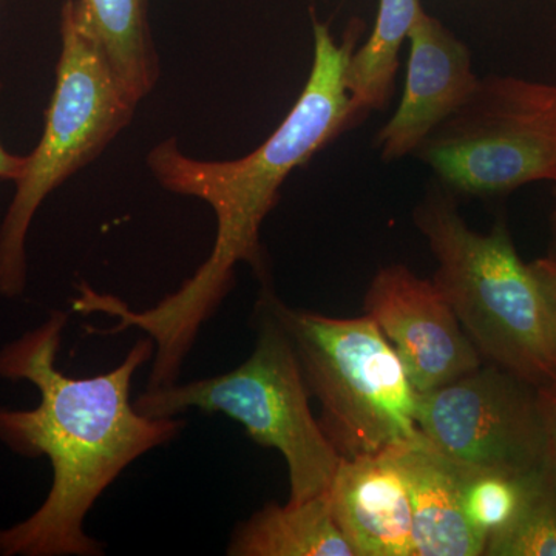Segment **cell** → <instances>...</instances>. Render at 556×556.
<instances>
[{
  "mask_svg": "<svg viewBox=\"0 0 556 556\" xmlns=\"http://www.w3.org/2000/svg\"><path fill=\"white\" fill-rule=\"evenodd\" d=\"M364 30V22L353 20L338 42L327 24L314 20L313 67L299 100L277 130L243 159L193 160L179 152L175 138L150 150L148 166L153 177L170 192L206 201L217 217V237L199 270L152 308L134 311L109 294L94 300L98 313L118 320L105 329V334L137 328L155 343L148 388L177 382L201 327L233 287L239 263H248L265 278L260 228L280 200L281 185L292 170L357 124L345 87V70Z\"/></svg>",
  "mask_w": 556,
  "mask_h": 556,
  "instance_id": "1",
  "label": "cell"
},
{
  "mask_svg": "<svg viewBox=\"0 0 556 556\" xmlns=\"http://www.w3.org/2000/svg\"><path fill=\"white\" fill-rule=\"evenodd\" d=\"M67 320L53 313L0 350V378L28 380L40 394L36 408H0V441L17 455L49 457L53 467L42 506L0 529V556L104 554L84 532L90 508L134 460L185 427V420L141 415L130 402L135 372L155 354L152 339L139 340L112 371L72 378L56 367Z\"/></svg>",
  "mask_w": 556,
  "mask_h": 556,
  "instance_id": "2",
  "label": "cell"
},
{
  "mask_svg": "<svg viewBox=\"0 0 556 556\" xmlns=\"http://www.w3.org/2000/svg\"><path fill=\"white\" fill-rule=\"evenodd\" d=\"M415 219L438 260L433 281L484 362L536 388L555 380L540 285L507 226L468 228L448 190L428 193Z\"/></svg>",
  "mask_w": 556,
  "mask_h": 556,
  "instance_id": "3",
  "label": "cell"
},
{
  "mask_svg": "<svg viewBox=\"0 0 556 556\" xmlns=\"http://www.w3.org/2000/svg\"><path fill=\"white\" fill-rule=\"evenodd\" d=\"M61 39L46 130L14 181L16 193L0 226V295L5 298L25 289V241L42 201L97 159L137 108L113 72L83 0H67L62 7Z\"/></svg>",
  "mask_w": 556,
  "mask_h": 556,
  "instance_id": "4",
  "label": "cell"
},
{
  "mask_svg": "<svg viewBox=\"0 0 556 556\" xmlns=\"http://www.w3.org/2000/svg\"><path fill=\"white\" fill-rule=\"evenodd\" d=\"M288 332L321 428L342 457L378 455L422 437L417 393L396 350L368 314L338 318L265 294Z\"/></svg>",
  "mask_w": 556,
  "mask_h": 556,
  "instance_id": "5",
  "label": "cell"
},
{
  "mask_svg": "<svg viewBox=\"0 0 556 556\" xmlns=\"http://www.w3.org/2000/svg\"><path fill=\"white\" fill-rule=\"evenodd\" d=\"M258 305L254 351L239 368L214 378L177 382L135 401L141 415L161 419L189 408L230 417L262 447L277 450L288 464V503L328 492L342 456L309 408V390L288 332L265 299Z\"/></svg>",
  "mask_w": 556,
  "mask_h": 556,
  "instance_id": "6",
  "label": "cell"
},
{
  "mask_svg": "<svg viewBox=\"0 0 556 556\" xmlns=\"http://www.w3.org/2000/svg\"><path fill=\"white\" fill-rule=\"evenodd\" d=\"M445 190L496 197L556 182V86L486 76L416 150Z\"/></svg>",
  "mask_w": 556,
  "mask_h": 556,
  "instance_id": "7",
  "label": "cell"
},
{
  "mask_svg": "<svg viewBox=\"0 0 556 556\" xmlns=\"http://www.w3.org/2000/svg\"><path fill=\"white\" fill-rule=\"evenodd\" d=\"M416 420L431 447L468 466L526 475L554 456L538 388L486 362L417 394Z\"/></svg>",
  "mask_w": 556,
  "mask_h": 556,
  "instance_id": "8",
  "label": "cell"
},
{
  "mask_svg": "<svg viewBox=\"0 0 556 556\" xmlns=\"http://www.w3.org/2000/svg\"><path fill=\"white\" fill-rule=\"evenodd\" d=\"M365 313L396 350L417 394L484 364L437 283L407 266H386L372 277Z\"/></svg>",
  "mask_w": 556,
  "mask_h": 556,
  "instance_id": "9",
  "label": "cell"
},
{
  "mask_svg": "<svg viewBox=\"0 0 556 556\" xmlns=\"http://www.w3.org/2000/svg\"><path fill=\"white\" fill-rule=\"evenodd\" d=\"M407 78L401 104L376 137L386 161L413 155L452 116L478 84L466 43L426 10L409 31Z\"/></svg>",
  "mask_w": 556,
  "mask_h": 556,
  "instance_id": "10",
  "label": "cell"
},
{
  "mask_svg": "<svg viewBox=\"0 0 556 556\" xmlns=\"http://www.w3.org/2000/svg\"><path fill=\"white\" fill-rule=\"evenodd\" d=\"M328 497L354 555L416 556L408 486L393 448L342 457Z\"/></svg>",
  "mask_w": 556,
  "mask_h": 556,
  "instance_id": "11",
  "label": "cell"
},
{
  "mask_svg": "<svg viewBox=\"0 0 556 556\" xmlns=\"http://www.w3.org/2000/svg\"><path fill=\"white\" fill-rule=\"evenodd\" d=\"M393 452L408 486L416 556L484 555L485 541L464 511L459 464L424 437Z\"/></svg>",
  "mask_w": 556,
  "mask_h": 556,
  "instance_id": "12",
  "label": "cell"
},
{
  "mask_svg": "<svg viewBox=\"0 0 556 556\" xmlns=\"http://www.w3.org/2000/svg\"><path fill=\"white\" fill-rule=\"evenodd\" d=\"M232 556H356L340 532L328 492L302 503L266 504L233 533Z\"/></svg>",
  "mask_w": 556,
  "mask_h": 556,
  "instance_id": "13",
  "label": "cell"
},
{
  "mask_svg": "<svg viewBox=\"0 0 556 556\" xmlns=\"http://www.w3.org/2000/svg\"><path fill=\"white\" fill-rule=\"evenodd\" d=\"M424 9L420 0H379L378 17L367 42L351 54L345 87L356 123L369 110L387 108L393 97L402 43Z\"/></svg>",
  "mask_w": 556,
  "mask_h": 556,
  "instance_id": "14",
  "label": "cell"
},
{
  "mask_svg": "<svg viewBox=\"0 0 556 556\" xmlns=\"http://www.w3.org/2000/svg\"><path fill=\"white\" fill-rule=\"evenodd\" d=\"M113 72L138 102L155 87L159 58L149 27V0H83Z\"/></svg>",
  "mask_w": 556,
  "mask_h": 556,
  "instance_id": "15",
  "label": "cell"
},
{
  "mask_svg": "<svg viewBox=\"0 0 556 556\" xmlns=\"http://www.w3.org/2000/svg\"><path fill=\"white\" fill-rule=\"evenodd\" d=\"M486 556H556V459L532 471L514 517L486 540Z\"/></svg>",
  "mask_w": 556,
  "mask_h": 556,
  "instance_id": "16",
  "label": "cell"
},
{
  "mask_svg": "<svg viewBox=\"0 0 556 556\" xmlns=\"http://www.w3.org/2000/svg\"><path fill=\"white\" fill-rule=\"evenodd\" d=\"M457 464L460 468L464 511L468 522L486 544V540L503 529L518 510L532 471L514 475L492 468Z\"/></svg>",
  "mask_w": 556,
  "mask_h": 556,
  "instance_id": "17",
  "label": "cell"
},
{
  "mask_svg": "<svg viewBox=\"0 0 556 556\" xmlns=\"http://www.w3.org/2000/svg\"><path fill=\"white\" fill-rule=\"evenodd\" d=\"M540 285L546 316L548 348L556 371V252L530 263Z\"/></svg>",
  "mask_w": 556,
  "mask_h": 556,
  "instance_id": "18",
  "label": "cell"
},
{
  "mask_svg": "<svg viewBox=\"0 0 556 556\" xmlns=\"http://www.w3.org/2000/svg\"><path fill=\"white\" fill-rule=\"evenodd\" d=\"M538 391H540L541 404H543L544 415H546L548 438H551L556 459V379L547 386L538 388Z\"/></svg>",
  "mask_w": 556,
  "mask_h": 556,
  "instance_id": "19",
  "label": "cell"
},
{
  "mask_svg": "<svg viewBox=\"0 0 556 556\" xmlns=\"http://www.w3.org/2000/svg\"><path fill=\"white\" fill-rule=\"evenodd\" d=\"M27 156L11 155L0 144V179H13L16 181L25 169Z\"/></svg>",
  "mask_w": 556,
  "mask_h": 556,
  "instance_id": "20",
  "label": "cell"
},
{
  "mask_svg": "<svg viewBox=\"0 0 556 556\" xmlns=\"http://www.w3.org/2000/svg\"><path fill=\"white\" fill-rule=\"evenodd\" d=\"M556 185V182H555ZM555 197H556V190H555ZM552 230H554V240H555V247H556V203L554 208V214H552Z\"/></svg>",
  "mask_w": 556,
  "mask_h": 556,
  "instance_id": "21",
  "label": "cell"
}]
</instances>
